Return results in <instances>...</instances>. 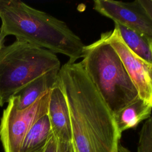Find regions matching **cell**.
<instances>
[{
    "label": "cell",
    "mask_w": 152,
    "mask_h": 152,
    "mask_svg": "<svg viewBox=\"0 0 152 152\" xmlns=\"http://www.w3.org/2000/svg\"><path fill=\"white\" fill-rule=\"evenodd\" d=\"M107 32L84 46L83 68L113 115L138 98L119 57L107 41Z\"/></svg>",
    "instance_id": "3957f363"
},
{
    "label": "cell",
    "mask_w": 152,
    "mask_h": 152,
    "mask_svg": "<svg viewBox=\"0 0 152 152\" xmlns=\"http://www.w3.org/2000/svg\"><path fill=\"white\" fill-rule=\"evenodd\" d=\"M139 1L144 11L149 17L152 18V1L139 0Z\"/></svg>",
    "instance_id": "9a60e30c"
},
{
    "label": "cell",
    "mask_w": 152,
    "mask_h": 152,
    "mask_svg": "<svg viewBox=\"0 0 152 152\" xmlns=\"http://www.w3.org/2000/svg\"><path fill=\"white\" fill-rule=\"evenodd\" d=\"M56 55L45 48L16 39L0 52V106L42 75L59 69Z\"/></svg>",
    "instance_id": "277c9868"
},
{
    "label": "cell",
    "mask_w": 152,
    "mask_h": 152,
    "mask_svg": "<svg viewBox=\"0 0 152 152\" xmlns=\"http://www.w3.org/2000/svg\"><path fill=\"white\" fill-rule=\"evenodd\" d=\"M93 9L125 26L152 39V18L142 9L139 0L131 2L113 0H96Z\"/></svg>",
    "instance_id": "52a82bcc"
},
{
    "label": "cell",
    "mask_w": 152,
    "mask_h": 152,
    "mask_svg": "<svg viewBox=\"0 0 152 152\" xmlns=\"http://www.w3.org/2000/svg\"><path fill=\"white\" fill-rule=\"evenodd\" d=\"M152 105L137 98L115 115L114 119L119 132L135 128L140 122L151 116Z\"/></svg>",
    "instance_id": "30bf717a"
},
{
    "label": "cell",
    "mask_w": 152,
    "mask_h": 152,
    "mask_svg": "<svg viewBox=\"0 0 152 152\" xmlns=\"http://www.w3.org/2000/svg\"><path fill=\"white\" fill-rule=\"evenodd\" d=\"M0 31L64 55L69 62L82 58L85 46L67 24L53 16L19 0H0Z\"/></svg>",
    "instance_id": "7a4b0ae2"
},
{
    "label": "cell",
    "mask_w": 152,
    "mask_h": 152,
    "mask_svg": "<svg viewBox=\"0 0 152 152\" xmlns=\"http://www.w3.org/2000/svg\"><path fill=\"white\" fill-rule=\"evenodd\" d=\"M43 148H42V149H40V150H37V151H34V152H42Z\"/></svg>",
    "instance_id": "e0dca14e"
},
{
    "label": "cell",
    "mask_w": 152,
    "mask_h": 152,
    "mask_svg": "<svg viewBox=\"0 0 152 152\" xmlns=\"http://www.w3.org/2000/svg\"><path fill=\"white\" fill-rule=\"evenodd\" d=\"M137 152H152V118L150 116L143 124L139 134Z\"/></svg>",
    "instance_id": "4fadbf2b"
},
{
    "label": "cell",
    "mask_w": 152,
    "mask_h": 152,
    "mask_svg": "<svg viewBox=\"0 0 152 152\" xmlns=\"http://www.w3.org/2000/svg\"><path fill=\"white\" fill-rule=\"evenodd\" d=\"M50 91L31 106L18 109L15 96L4 110L0 122V139L4 152H20L23 141L34 122L47 114Z\"/></svg>",
    "instance_id": "5b68a950"
},
{
    "label": "cell",
    "mask_w": 152,
    "mask_h": 152,
    "mask_svg": "<svg viewBox=\"0 0 152 152\" xmlns=\"http://www.w3.org/2000/svg\"><path fill=\"white\" fill-rule=\"evenodd\" d=\"M56 84L67 102L75 152H118L121 134L113 115L81 62L61 66Z\"/></svg>",
    "instance_id": "6da1fadb"
},
{
    "label": "cell",
    "mask_w": 152,
    "mask_h": 152,
    "mask_svg": "<svg viewBox=\"0 0 152 152\" xmlns=\"http://www.w3.org/2000/svg\"><path fill=\"white\" fill-rule=\"evenodd\" d=\"M107 32V41L119 57L128 75L135 87L138 97L152 105V64L134 53L122 40L115 27Z\"/></svg>",
    "instance_id": "8992f818"
},
{
    "label": "cell",
    "mask_w": 152,
    "mask_h": 152,
    "mask_svg": "<svg viewBox=\"0 0 152 152\" xmlns=\"http://www.w3.org/2000/svg\"><path fill=\"white\" fill-rule=\"evenodd\" d=\"M6 37L7 36L3 33L0 31V52L3 49V48L5 46L4 42H5V39Z\"/></svg>",
    "instance_id": "2e32d148"
},
{
    "label": "cell",
    "mask_w": 152,
    "mask_h": 152,
    "mask_svg": "<svg viewBox=\"0 0 152 152\" xmlns=\"http://www.w3.org/2000/svg\"><path fill=\"white\" fill-rule=\"evenodd\" d=\"M52 134L48 114L36 121L26 134L20 152H34L43 148Z\"/></svg>",
    "instance_id": "8fae6325"
},
{
    "label": "cell",
    "mask_w": 152,
    "mask_h": 152,
    "mask_svg": "<svg viewBox=\"0 0 152 152\" xmlns=\"http://www.w3.org/2000/svg\"><path fill=\"white\" fill-rule=\"evenodd\" d=\"M47 114L55 137L62 141L72 142L71 121L67 102L56 82L50 91Z\"/></svg>",
    "instance_id": "ba28073f"
},
{
    "label": "cell",
    "mask_w": 152,
    "mask_h": 152,
    "mask_svg": "<svg viewBox=\"0 0 152 152\" xmlns=\"http://www.w3.org/2000/svg\"><path fill=\"white\" fill-rule=\"evenodd\" d=\"M125 45L137 56L152 64V39L122 25L115 24Z\"/></svg>",
    "instance_id": "7c38bea8"
},
{
    "label": "cell",
    "mask_w": 152,
    "mask_h": 152,
    "mask_svg": "<svg viewBox=\"0 0 152 152\" xmlns=\"http://www.w3.org/2000/svg\"><path fill=\"white\" fill-rule=\"evenodd\" d=\"M42 152H75V151L72 142L60 141L52 133L44 146Z\"/></svg>",
    "instance_id": "5bb4252c"
},
{
    "label": "cell",
    "mask_w": 152,
    "mask_h": 152,
    "mask_svg": "<svg viewBox=\"0 0 152 152\" xmlns=\"http://www.w3.org/2000/svg\"><path fill=\"white\" fill-rule=\"evenodd\" d=\"M59 70L46 72L24 87L15 96L17 108L21 110L31 106L40 96L50 91L56 84Z\"/></svg>",
    "instance_id": "9c48e42d"
}]
</instances>
